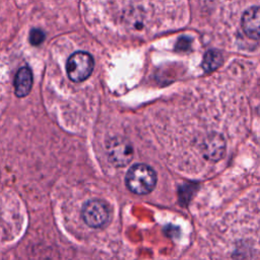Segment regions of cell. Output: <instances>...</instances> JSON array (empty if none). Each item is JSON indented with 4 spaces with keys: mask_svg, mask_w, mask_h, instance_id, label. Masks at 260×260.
I'll list each match as a JSON object with an SVG mask.
<instances>
[{
    "mask_svg": "<svg viewBox=\"0 0 260 260\" xmlns=\"http://www.w3.org/2000/svg\"><path fill=\"white\" fill-rule=\"evenodd\" d=\"M125 182L131 192L137 195H145L155 187L156 174L151 167L145 164H135L129 168Z\"/></svg>",
    "mask_w": 260,
    "mask_h": 260,
    "instance_id": "6da1fadb",
    "label": "cell"
},
{
    "mask_svg": "<svg viewBox=\"0 0 260 260\" xmlns=\"http://www.w3.org/2000/svg\"><path fill=\"white\" fill-rule=\"evenodd\" d=\"M93 70V59L86 52L73 53L66 65L68 77L74 82H81L89 77Z\"/></svg>",
    "mask_w": 260,
    "mask_h": 260,
    "instance_id": "7a4b0ae2",
    "label": "cell"
},
{
    "mask_svg": "<svg viewBox=\"0 0 260 260\" xmlns=\"http://www.w3.org/2000/svg\"><path fill=\"white\" fill-rule=\"evenodd\" d=\"M81 215L88 226L98 229L108 223L110 219V208L105 201L92 199L84 203Z\"/></svg>",
    "mask_w": 260,
    "mask_h": 260,
    "instance_id": "3957f363",
    "label": "cell"
},
{
    "mask_svg": "<svg viewBox=\"0 0 260 260\" xmlns=\"http://www.w3.org/2000/svg\"><path fill=\"white\" fill-rule=\"evenodd\" d=\"M108 155L111 162L117 167L127 166L133 156V149L129 142L121 138H114L108 143Z\"/></svg>",
    "mask_w": 260,
    "mask_h": 260,
    "instance_id": "277c9868",
    "label": "cell"
},
{
    "mask_svg": "<svg viewBox=\"0 0 260 260\" xmlns=\"http://www.w3.org/2000/svg\"><path fill=\"white\" fill-rule=\"evenodd\" d=\"M242 28L245 35L255 41L260 40V7L247 9L241 19Z\"/></svg>",
    "mask_w": 260,
    "mask_h": 260,
    "instance_id": "5b68a950",
    "label": "cell"
},
{
    "mask_svg": "<svg viewBox=\"0 0 260 260\" xmlns=\"http://www.w3.org/2000/svg\"><path fill=\"white\" fill-rule=\"evenodd\" d=\"M32 85V74L28 67L23 66L18 69L14 78L15 94L18 98L25 96L29 93Z\"/></svg>",
    "mask_w": 260,
    "mask_h": 260,
    "instance_id": "8992f818",
    "label": "cell"
},
{
    "mask_svg": "<svg viewBox=\"0 0 260 260\" xmlns=\"http://www.w3.org/2000/svg\"><path fill=\"white\" fill-rule=\"evenodd\" d=\"M204 154L211 160L219 159L223 155L224 142L220 136H212L205 142Z\"/></svg>",
    "mask_w": 260,
    "mask_h": 260,
    "instance_id": "52a82bcc",
    "label": "cell"
},
{
    "mask_svg": "<svg viewBox=\"0 0 260 260\" xmlns=\"http://www.w3.org/2000/svg\"><path fill=\"white\" fill-rule=\"evenodd\" d=\"M222 63V56L218 51H208L203 58L202 68L205 72H211L218 68Z\"/></svg>",
    "mask_w": 260,
    "mask_h": 260,
    "instance_id": "ba28073f",
    "label": "cell"
},
{
    "mask_svg": "<svg viewBox=\"0 0 260 260\" xmlns=\"http://www.w3.org/2000/svg\"><path fill=\"white\" fill-rule=\"evenodd\" d=\"M45 39V34L41 30V29H38V28H35L30 31V35H29V41L32 45L37 46L39 44H41Z\"/></svg>",
    "mask_w": 260,
    "mask_h": 260,
    "instance_id": "9c48e42d",
    "label": "cell"
}]
</instances>
